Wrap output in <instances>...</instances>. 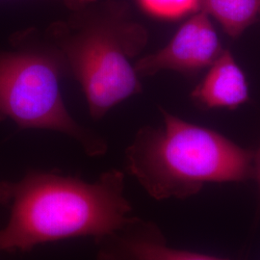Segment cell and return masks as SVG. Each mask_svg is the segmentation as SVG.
Returning <instances> with one entry per match:
<instances>
[{
	"label": "cell",
	"mask_w": 260,
	"mask_h": 260,
	"mask_svg": "<svg viewBox=\"0 0 260 260\" xmlns=\"http://www.w3.org/2000/svg\"><path fill=\"white\" fill-rule=\"evenodd\" d=\"M200 10L213 17L228 35L237 38L260 14V0H201Z\"/></svg>",
	"instance_id": "cell-8"
},
{
	"label": "cell",
	"mask_w": 260,
	"mask_h": 260,
	"mask_svg": "<svg viewBox=\"0 0 260 260\" xmlns=\"http://www.w3.org/2000/svg\"><path fill=\"white\" fill-rule=\"evenodd\" d=\"M0 205L9 220L0 229V251H32L40 245L79 237L99 238L132 216L124 174L104 172L93 182L59 172L32 170L0 182Z\"/></svg>",
	"instance_id": "cell-1"
},
{
	"label": "cell",
	"mask_w": 260,
	"mask_h": 260,
	"mask_svg": "<svg viewBox=\"0 0 260 260\" xmlns=\"http://www.w3.org/2000/svg\"><path fill=\"white\" fill-rule=\"evenodd\" d=\"M149 15L159 19H176L189 13L198 12L201 0H138Z\"/></svg>",
	"instance_id": "cell-9"
},
{
	"label": "cell",
	"mask_w": 260,
	"mask_h": 260,
	"mask_svg": "<svg viewBox=\"0 0 260 260\" xmlns=\"http://www.w3.org/2000/svg\"><path fill=\"white\" fill-rule=\"evenodd\" d=\"M221 52L219 38L208 15L199 10L177 30L167 46L141 58L134 67L139 76L162 71L194 74L212 65Z\"/></svg>",
	"instance_id": "cell-5"
},
{
	"label": "cell",
	"mask_w": 260,
	"mask_h": 260,
	"mask_svg": "<svg viewBox=\"0 0 260 260\" xmlns=\"http://www.w3.org/2000/svg\"><path fill=\"white\" fill-rule=\"evenodd\" d=\"M192 98L208 108L234 109L249 100V88L240 67L229 50L222 51L210 66Z\"/></svg>",
	"instance_id": "cell-7"
},
{
	"label": "cell",
	"mask_w": 260,
	"mask_h": 260,
	"mask_svg": "<svg viewBox=\"0 0 260 260\" xmlns=\"http://www.w3.org/2000/svg\"><path fill=\"white\" fill-rule=\"evenodd\" d=\"M93 241L96 260H231L172 248L155 223L133 215Z\"/></svg>",
	"instance_id": "cell-6"
},
{
	"label": "cell",
	"mask_w": 260,
	"mask_h": 260,
	"mask_svg": "<svg viewBox=\"0 0 260 260\" xmlns=\"http://www.w3.org/2000/svg\"><path fill=\"white\" fill-rule=\"evenodd\" d=\"M44 38L60 53L68 74L83 91L94 121L141 93L131 60L147 46L148 32L131 19L124 4L93 2L47 28Z\"/></svg>",
	"instance_id": "cell-2"
},
{
	"label": "cell",
	"mask_w": 260,
	"mask_h": 260,
	"mask_svg": "<svg viewBox=\"0 0 260 260\" xmlns=\"http://www.w3.org/2000/svg\"><path fill=\"white\" fill-rule=\"evenodd\" d=\"M163 125L138 130L125 168L156 201L184 200L206 183L240 182L253 174V154L213 130L161 109Z\"/></svg>",
	"instance_id": "cell-3"
},
{
	"label": "cell",
	"mask_w": 260,
	"mask_h": 260,
	"mask_svg": "<svg viewBox=\"0 0 260 260\" xmlns=\"http://www.w3.org/2000/svg\"><path fill=\"white\" fill-rule=\"evenodd\" d=\"M12 47L0 51V121L59 132L75 140L87 155H104L105 139L79 124L67 109L60 81L68 72L60 53L31 31L14 35Z\"/></svg>",
	"instance_id": "cell-4"
},
{
	"label": "cell",
	"mask_w": 260,
	"mask_h": 260,
	"mask_svg": "<svg viewBox=\"0 0 260 260\" xmlns=\"http://www.w3.org/2000/svg\"><path fill=\"white\" fill-rule=\"evenodd\" d=\"M65 4L67 7L73 10L74 12L82 9L85 6L95 2L96 0H60Z\"/></svg>",
	"instance_id": "cell-10"
},
{
	"label": "cell",
	"mask_w": 260,
	"mask_h": 260,
	"mask_svg": "<svg viewBox=\"0 0 260 260\" xmlns=\"http://www.w3.org/2000/svg\"><path fill=\"white\" fill-rule=\"evenodd\" d=\"M252 177H255L260 189V148L256 154L253 155V174Z\"/></svg>",
	"instance_id": "cell-11"
}]
</instances>
